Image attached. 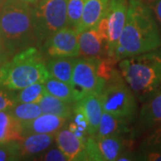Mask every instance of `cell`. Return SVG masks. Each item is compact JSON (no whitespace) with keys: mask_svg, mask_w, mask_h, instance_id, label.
<instances>
[{"mask_svg":"<svg viewBox=\"0 0 161 161\" xmlns=\"http://www.w3.org/2000/svg\"><path fill=\"white\" fill-rule=\"evenodd\" d=\"M160 47L159 31L149 6L141 0H130L115 58L119 62L124 58L152 51Z\"/></svg>","mask_w":161,"mask_h":161,"instance_id":"obj_1","label":"cell"},{"mask_svg":"<svg viewBox=\"0 0 161 161\" xmlns=\"http://www.w3.org/2000/svg\"><path fill=\"white\" fill-rule=\"evenodd\" d=\"M122 76L140 102L161 92V50L158 48L118 62Z\"/></svg>","mask_w":161,"mask_h":161,"instance_id":"obj_2","label":"cell"},{"mask_svg":"<svg viewBox=\"0 0 161 161\" xmlns=\"http://www.w3.org/2000/svg\"><path fill=\"white\" fill-rule=\"evenodd\" d=\"M36 43L32 7L23 0H5L0 10V45L10 53Z\"/></svg>","mask_w":161,"mask_h":161,"instance_id":"obj_3","label":"cell"},{"mask_svg":"<svg viewBox=\"0 0 161 161\" xmlns=\"http://www.w3.org/2000/svg\"><path fill=\"white\" fill-rule=\"evenodd\" d=\"M49 77L42 52L35 47L19 51L0 67V86L16 92Z\"/></svg>","mask_w":161,"mask_h":161,"instance_id":"obj_4","label":"cell"},{"mask_svg":"<svg viewBox=\"0 0 161 161\" xmlns=\"http://www.w3.org/2000/svg\"><path fill=\"white\" fill-rule=\"evenodd\" d=\"M103 110L132 123L137 112V100L120 72L115 70L100 93Z\"/></svg>","mask_w":161,"mask_h":161,"instance_id":"obj_5","label":"cell"},{"mask_svg":"<svg viewBox=\"0 0 161 161\" xmlns=\"http://www.w3.org/2000/svg\"><path fill=\"white\" fill-rule=\"evenodd\" d=\"M33 4L36 44L41 47L54 33L67 26V0H37Z\"/></svg>","mask_w":161,"mask_h":161,"instance_id":"obj_6","label":"cell"},{"mask_svg":"<svg viewBox=\"0 0 161 161\" xmlns=\"http://www.w3.org/2000/svg\"><path fill=\"white\" fill-rule=\"evenodd\" d=\"M98 58H77L74 68L72 89L75 102L91 94H100L106 80L98 75Z\"/></svg>","mask_w":161,"mask_h":161,"instance_id":"obj_7","label":"cell"},{"mask_svg":"<svg viewBox=\"0 0 161 161\" xmlns=\"http://www.w3.org/2000/svg\"><path fill=\"white\" fill-rule=\"evenodd\" d=\"M40 48L50 58H78L79 34L76 29L67 25L48 38Z\"/></svg>","mask_w":161,"mask_h":161,"instance_id":"obj_8","label":"cell"},{"mask_svg":"<svg viewBox=\"0 0 161 161\" xmlns=\"http://www.w3.org/2000/svg\"><path fill=\"white\" fill-rule=\"evenodd\" d=\"M128 5L125 0H110L106 16L108 29V56L115 57L121 33L125 27Z\"/></svg>","mask_w":161,"mask_h":161,"instance_id":"obj_9","label":"cell"},{"mask_svg":"<svg viewBox=\"0 0 161 161\" xmlns=\"http://www.w3.org/2000/svg\"><path fill=\"white\" fill-rule=\"evenodd\" d=\"M80 57L85 58H102L108 56V41L93 26L79 34Z\"/></svg>","mask_w":161,"mask_h":161,"instance_id":"obj_10","label":"cell"},{"mask_svg":"<svg viewBox=\"0 0 161 161\" xmlns=\"http://www.w3.org/2000/svg\"><path fill=\"white\" fill-rule=\"evenodd\" d=\"M94 137L100 161L117 160L122 154L129 152L127 149L130 145L131 139L114 135Z\"/></svg>","mask_w":161,"mask_h":161,"instance_id":"obj_11","label":"cell"},{"mask_svg":"<svg viewBox=\"0 0 161 161\" xmlns=\"http://www.w3.org/2000/svg\"><path fill=\"white\" fill-rule=\"evenodd\" d=\"M67 118L51 114H41L33 120L23 124V136L31 133L56 134L65 125Z\"/></svg>","mask_w":161,"mask_h":161,"instance_id":"obj_12","label":"cell"},{"mask_svg":"<svg viewBox=\"0 0 161 161\" xmlns=\"http://www.w3.org/2000/svg\"><path fill=\"white\" fill-rule=\"evenodd\" d=\"M56 142L68 161L83 160L86 142L78 138L69 128L59 130L56 133Z\"/></svg>","mask_w":161,"mask_h":161,"instance_id":"obj_13","label":"cell"},{"mask_svg":"<svg viewBox=\"0 0 161 161\" xmlns=\"http://www.w3.org/2000/svg\"><path fill=\"white\" fill-rule=\"evenodd\" d=\"M76 103L83 110L88 121V135L95 136L98 132L99 122L103 114L100 94H91Z\"/></svg>","mask_w":161,"mask_h":161,"instance_id":"obj_14","label":"cell"},{"mask_svg":"<svg viewBox=\"0 0 161 161\" xmlns=\"http://www.w3.org/2000/svg\"><path fill=\"white\" fill-rule=\"evenodd\" d=\"M130 122L123 118L116 117L103 110V114L99 122L98 132L95 136H120L131 139L132 137V128L130 127Z\"/></svg>","mask_w":161,"mask_h":161,"instance_id":"obj_15","label":"cell"},{"mask_svg":"<svg viewBox=\"0 0 161 161\" xmlns=\"http://www.w3.org/2000/svg\"><path fill=\"white\" fill-rule=\"evenodd\" d=\"M110 0H85L82 16L76 31L78 34L95 26L108 11Z\"/></svg>","mask_w":161,"mask_h":161,"instance_id":"obj_16","label":"cell"},{"mask_svg":"<svg viewBox=\"0 0 161 161\" xmlns=\"http://www.w3.org/2000/svg\"><path fill=\"white\" fill-rule=\"evenodd\" d=\"M55 135L56 134L31 133L24 136L23 140L19 142L20 157L33 158L41 154L51 146Z\"/></svg>","mask_w":161,"mask_h":161,"instance_id":"obj_17","label":"cell"},{"mask_svg":"<svg viewBox=\"0 0 161 161\" xmlns=\"http://www.w3.org/2000/svg\"><path fill=\"white\" fill-rule=\"evenodd\" d=\"M23 137V124L8 110L0 111V144L21 142Z\"/></svg>","mask_w":161,"mask_h":161,"instance_id":"obj_18","label":"cell"},{"mask_svg":"<svg viewBox=\"0 0 161 161\" xmlns=\"http://www.w3.org/2000/svg\"><path fill=\"white\" fill-rule=\"evenodd\" d=\"M161 124V92L143 104L139 116L141 130H149Z\"/></svg>","mask_w":161,"mask_h":161,"instance_id":"obj_19","label":"cell"},{"mask_svg":"<svg viewBox=\"0 0 161 161\" xmlns=\"http://www.w3.org/2000/svg\"><path fill=\"white\" fill-rule=\"evenodd\" d=\"M76 58H51L47 62L49 76L72 84Z\"/></svg>","mask_w":161,"mask_h":161,"instance_id":"obj_20","label":"cell"},{"mask_svg":"<svg viewBox=\"0 0 161 161\" xmlns=\"http://www.w3.org/2000/svg\"><path fill=\"white\" fill-rule=\"evenodd\" d=\"M43 114H51L69 119L73 115L74 104L46 93L40 102Z\"/></svg>","mask_w":161,"mask_h":161,"instance_id":"obj_21","label":"cell"},{"mask_svg":"<svg viewBox=\"0 0 161 161\" xmlns=\"http://www.w3.org/2000/svg\"><path fill=\"white\" fill-rule=\"evenodd\" d=\"M44 87L47 93L70 103H75L73 89L68 83L49 76L44 81Z\"/></svg>","mask_w":161,"mask_h":161,"instance_id":"obj_22","label":"cell"},{"mask_svg":"<svg viewBox=\"0 0 161 161\" xmlns=\"http://www.w3.org/2000/svg\"><path fill=\"white\" fill-rule=\"evenodd\" d=\"M44 82H36L15 92L18 103H39L46 94Z\"/></svg>","mask_w":161,"mask_h":161,"instance_id":"obj_23","label":"cell"},{"mask_svg":"<svg viewBox=\"0 0 161 161\" xmlns=\"http://www.w3.org/2000/svg\"><path fill=\"white\" fill-rule=\"evenodd\" d=\"M8 111L22 124L33 120L42 114L39 103H17Z\"/></svg>","mask_w":161,"mask_h":161,"instance_id":"obj_24","label":"cell"},{"mask_svg":"<svg viewBox=\"0 0 161 161\" xmlns=\"http://www.w3.org/2000/svg\"><path fill=\"white\" fill-rule=\"evenodd\" d=\"M85 0H67V25L76 29L80 22Z\"/></svg>","mask_w":161,"mask_h":161,"instance_id":"obj_25","label":"cell"},{"mask_svg":"<svg viewBox=\"0 0 161 161\" xmlns=\"http://www.w3.org/2000/svg\"><path fill=\"white\" fill-rule=\"evenodd\" d=\"M118 63L115 57L106 56L98 59V75L104 80H108L115 71V64Z\"/></svg>","mask_w":161,"mask_h":161,"instance_id":"obj_26","label":"cell"},{"mask_svg":"<svg viewBox=\"0 0 161 161\" xmlns=\"http://www.w3.org/2000/svg\"><path fill=\"white\" fill-rule=\"evenodd\" d=\"M21 159L19 142H10L0 144V161Z\"/></svg>","mask_w":161,"mask_h":161,"instance_id":"obj_27","label":"cell"},{"mask_svg":"<svg viewBox=\"0 0 161 161\" xmlns=\"http://www.w3.org/2000/svg\"><path fill=\"white\" fill-rule=\"evenodd\" d=\"M17 103L15 92L0 86V111L11 109Z\"/></svg>","mask_w":161,"mask_h":161,"instance_id":"obj_28","label":"cell"},{"mask_svg":"<svg viewBox=\"0 0 161 161\" xmlns=\"http://www.w3.org/2000/svg\"><path fill=\"white\" fill-rule=\"evenodd\" d=\"M142 148V150H161V124L146 138Z\"/></svg>","mask_w":161,"mask_h":161,"instance_id":"obj_29","label":"cell"},{"mask_svg":"<svg viewBox=\"0 0 161 161\" xmlns=\"http://www.w3.org/2000/svg\"><path fill=\"white\" fill-rule=\"evenodd\" d=\"M40 158H37L38 160L44 161H68L67 158L62 152V150L59 148H54L50 150H47L45 154L39 156Z\"/></svg>","mask_w":161,"mask_h":161,"instance_id":"obj_30","label":"cell"},{"mask_svg":"<svg viewBox=\"0 0 161 161\" xmlns=\"http://www.w3.org/2000/svg\"><path fill=\"white\" fill-rule=\"evenodd\" d=\"M138 159L148 161H161V150H142Z\"/></svg>","mask_w":161,"mask_h":161,"instance_id":"obj_31","label":"cell"},{"mask_svg":"<svg viewBox=\"0 0 161 161\" xmlns=\"http://www.w3.org/2000/svg\"><path fill=\"white\" fill-rule=\"evenodd\" d=\"M149 7L152 12L156 21L161 25V0H151Z\"/></svg>","mask_w":161,"mask_h":161,"instance_id":"obj_32","label":"cell"},{"mask_svg":"<svg viewBox=\"0 0 161 161\" xmlns=\"http://www.w3.org/2000/svg\"><path fill=\"white\" fill-rule=\"evenodd\" d=\"M23 1H25V2H28V3H30V4H33V3H35L37 0H23Z\"/></svg>","mask_w":161,"mask_h":161,"instance_id":"obj_33","label":"cell"},{"mask_svg":"<svg viewBox=\"0 0 161 161\" xmlns=\"http://www.w3.org/2000/svg\"><path fill=\"white\" fill-rule=\"evenodd\" d=\"M2 5H3V1L0 0V10H1V7H2Z\"/></svg>","mask_w":161,"mask_h":161,"instance_id":"obj_34","label":"cell"}]
</instances>
